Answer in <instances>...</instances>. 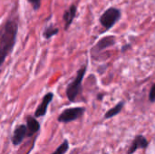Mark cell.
Returning a JSON list of instances; mask_svg holds the SVG:
<instances>
[{
	"label": "cell",
	"instance_id": "4",
	"mask_svg": "<svg viewBox=\"0 0 155 154\" xmlns=\"http://www.w3.org/2000/svg\"><path fill=\"white\" fill-rule=\"evenodd\" d=\"M116 42L117 40L114 35H106L104 37H102L90 50L92 58L94 60H98L100 54L104 53V51L114 46L116 44Z\"/></svg>",
	"mask_w": 155,
	"mask_h": 154
},
{
	"label": "cell",
	"instance_id": "5",
	"mask_svg": "<svg viewBox=\"0 0 155 154\" xmlns=\"http://www.w3.org/2000/svg\"><path fill=\"white\" fill-rule=\"evenodd\" d=\"M84 107H71L64 109L57 117V122L61 123H69L82 118L85 113Z\"/></svg>",
	"mask_w": 155,
	"mask_h": 154
},
{
	"label": "cell",
	"instance_id": "15",
	"mask_svg": "<svg viewBox=\"0 0 155 154\" xmlns=\"http://www.w3.org/2000/svg\"><path fill=\"white\" fill-rule=\"evenodd\" d=\"M148 99H149L150 103H155V83L152 85V87L150 88Z\"/></svg>",
	"mask_w": 155,
	"mask_h": 154
},
{
	"label": "cell",
	"instance_id": "17",
	"mask_svg": "<svg viewBox=\"0 0 155 154\" xmlns=\"http://www.w3.org/2000/svg\"><path fill=\"white\" fill-rule=\"evenodd\" d=\"M104 94L103 93H100V94H98V96H97V99L99 100V101H102L103 100V98H104Z\"/></svg>",
	"mask_w": 155,
	"mask_h": 154
},
{
	"label": "cell",
	"instance_id": "2",
	"mask_svg": "<svg viewBox=\"0 0 155 154\" xmlns=\"http://www.w3.org/2000/svg\"><path fill=\"white\" fill-rule=\"evenodd\" d=\"M87 71V64H83L76 72L75 77L67 84L65 89V95L70 103H74L83 92V81Z\"/></svg>",
	"mask_w": 155,
	"mask_h": 154
},
{
	"label": "cell",
	"instance_id": "14",
	"mask_svg": "<svg viewBox=\"0 0 155 154\" xmlns=\"http://www.w3.org/2000/svg\"><path fill=\"white\" fill-rule=\"evenodd\" d=\"M28 4H30V5L32 6L34 11H38L39 8L41 7V4H42V0H27Z\"/></svg>",
	"mask_w": 155,
	"mask_h": 154
},
{
	"label": "cell",
	"instance_id": "7",
	"mask_svg": "<svg viewBox=\"0 0 155 154\" xmlns=\"http://www.w3.org/2000/svg\"><path fill=\"white\" fill-rule=\"evenodd\" d=\"M27 137V127L25 124H19L15 126L12 137H11V142L14 146H18L20 145L23 141Z\"/></svg>",
	"mask_w": 155,
	"mask_h": 154
},
{
	"label": "cell",
	"instance_id": "16",
	"mask_svg": "<svg viewBox=\"0 0 155 154\" xmlns=\"http://www.w3.org/2000/svg\"><path fill=\"white\" fill-rule=\"evenodd\" d=\"M131 48H132V44H124V46H122V48H121V52H122V53H124V52H126L127 50H129V49H131Z\"/></svg>",
	"mask_w": 155,
	"mask_h": 154
},
{
	"label": "cell",
	"instance_id": "3",
	"mask_svg": "<svg viewBox=\"0 0 155 154\" xmlns=\"http://www.w3.org/2000/svg\"><path fill=\"white\" fill-rule=\"evenodd\" d=\"M122 18V11L120 8L110 6L107 8L99 17V22L101 25L104 28V31H109L112 29Z\"/></svg>",
	"mask_w": 155,
	"mask_h": 154
},
{
	"label": "cell",
	"instance_id": "1",
	"mask_svg": "<svg viewBox=\"0 0 155 154\" xmlns=\"http://www.w3.org/2000/svg\"><path fill=\"white\" fill-rule=\"evenodd\" d=\"M19 21L16 13L13 10L0 25V68L6 58L12 54L17 40Z\"/></svg>",
	"mask_w": 155,
	"mask_h": 154
},
{
	"label": "cell",
	"instance_id": "12",
	"mask_svg": "<svg viewBox=\"0 0 155 154\" xmlns=\"http://www.w3.org/2000/svg\"><path fill=\"white\" fill-rule=\"evenodd\" d=\"M59 33V28L54 26L53 24H50L48 25H46L44 29H43V33H42V35L44 37V39L45 40H49L51 39L53 36L58 34Z\"/></svg>",
	"mask_w": 155,
	"mask_h": 154
},
{
	"label": "cell",
	"instance_id": "8",
	"mask_svg": "<svg viewBox=\"0 0 155 154\" xmlns=\"http://www.w3.org/2000/svg\"><path fill=\"white\" fill-rule=\"evenodd\" d=\"M77 14V5L72 4L69 5V7L64 12L63 14V21L64 23V31H67L69 27L72 25L75 16Z\"/></svg>",
	"mask_w": 155,
	"mask_h": 154
},
{
	"label": "cell",
	"instance_id": "11",
	"mask_svg": "<svg viewBox=\"0 0 155 154\" xmlns=\"http://www.w3.org/2000/svg\"><path fill=\"white\" fill-rule=\"evenodd\" d=\"M124 105H125L124 101H120L119 103H117L115 104V106H114L113 108L109 109V110L105 113L104 118L105 120H107V119H111V118H113V117L118 115V114L123 111Z\"/></svg>",
	"mask_w": 155,
	"mask_h": 154
},
{
	"label": "cell",
	"instance_id": "9",
	"mask_svg": "<svg viewBox=\"0 0 155 154\" xmlns=\"http://www.w3.org/2000/svg\"><path fill=\"white\" fill-rule=\"evenodd\" d=\"M148 145H149V142L145 138V136L142 134H138L133 140L132 144L127 151V154H134L139 149H146Z\"/></svg>",
	"mask_w": 155,
	"mask_h": 154
},
{
	"label": "cell",
	"instance_id": "10",
	"mask_svg": "<svg viewBox=\"0 0 155 154\" xmlns=\"http://www.w3.org/2000/svg\"><path fill=\"white\" fill-rule=\"evenodd\" d=\"M26 127H27V137H32L35 133H37L41 129V124L37 121V118H35L33 115L26 116Z\"/></svg>",
	"mask_w": 155,
	"mask_h": 154
},
{
	"label": "cell",
	"instance_id": "13",
	"mask_svg": "<svg viewBox=\"0 0 155 154\" xmlns=\"http://www.w3.org/2000/svg\"><path fill=\"white\" fill-rule=\"evenodd\" d=\"M68 150H69V142L67 140H64L61 143V145H59L56 148V150L51 154H65Z\"/></svg>",
	"mask_w": 155,
	"mask_h": 154
},
{
	"label": "cell",
	"instance_id": "6",
	"mask_svg": "<svg viewBox=\"0 0 155 154\" xmlns=\"http://www.w3.org/2000/svg\"><path fill=\"white\" fill-rule=\"evenodd\" d=\"M54 93H52V92H48V93H46L44 95V97H43L41 103H39V105L37 106V108L35 109V113H34V116H35V118L44 117V116L46 114L48 106H49V104L52 103V101H53V99H54Z\"/></svg>",
	"mask_w": 155,
	"mask_h": 154
}]
</instances>
